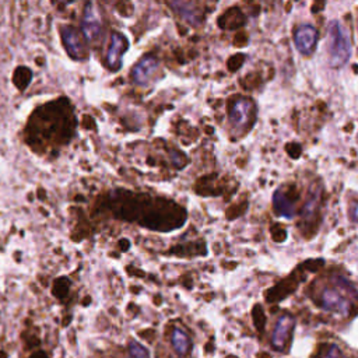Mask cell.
I'll list each match as a JSON object with an SVG mask.
<instances>
[{
	"label": "cell",
	"instance_id": "cell-11",
	"mask_svg": "<svg viewBox=\"0 0 358 358\" xmlns=\"http://www.w3.org/2000/svg\"><path fill=\"white\" fill-rule=\"evenodd\" d=\"M171 343H172L175 352L179 357H186L192 351V347H193L192 340L188 336V333L179 327L174 329L172 336H171Z\"/></svg>",
	"mask_w": 358,
	"mask_h": 358
},
{
	"label": "cell",
	"instance_id": "cell-13",
	"mask_svg": "<svg viewBox=\"0 0 358 358\" xmlns=\"http://www.w3.org/2000/svg\"><path fill=\"white\" fill-rule=\"evenodd\" d=\"M312 358H347L341 348L334 343L322 344Z\"/></svg>",
	"mask_w": 358,
	"mask_h": 358
},
{
	"label": "cell",
	"instance_id": "cell-5",
	"mask_svg": "<svg viewBox=\"0 0 358 358\" xmlns=\"http://www.w3.org/2000/svg\"><path fill=\"white\" fill-rule=\"evenodd\" d=\"M255 116V104L250 98H240L234 101L229 111V122L236 132H245L247 127L252 124Z\"/></svg>",
	"mask_w": 358,
	"mask_h": 358
},
{
	"label": "cell",
	"instance_id": "cell-10",
	"mask_svg": "<svg viewBox=\"0 0 358 358\" xmlns=\"http://www.w3.org/2000/svg\"><path fill=\"white\" fill-rule=\"evenodd\" d=\"M273 204H275V210L280 217L284 218H293L295 214L294 210V203L293 200L284 193L283 189H277L275 196H273Z\"/></svg>",
	"mask_w": 358,
	"mask_h": 358
},
{
	"label": "cell",
	"instance_id": "cell-18",
	"mask_svg": "<svg viewBox=\"0 0 358 358\" xmlns=\"http://www.w3.org/2000/svg\"><path fill=\"white\" fill-rule=\"evenodd\" d=\"M355 207H357V204H355V203H352V210H351V215H352V221H355Z\"/></svg>",
	"mask_w": 358,
	"mask_h": 358
},
{
	"label": "cell",
	"instance_id": "cell-4",
	"mask_svg": "<svg viewBox=\"0 0 358 358\" xmlns=\"http://www.w3.org/2000/svg\"><path fill=\"white\" fill-rule=\"evenodd\" d=\"M294 329H295V318L290 314H283L277 319L270 339L272 348L279 352H286L293 340Z\"/></svg>",
	"mask_w": 358,
	"mask_h": 358
},
{
	"label": "cell",
	"instance_id": "cell-19",
	"mask_svg": "<svg viewBox=\"0 0 358 358\" xmlns=\"http://www.w3.org/2000/svg\"><path fill=\"white\" fill-rule=\"evenodd\" d=\"M0 358H8L6 352H3V351H0Z\"/></svg>",
	"mask_w": 358,
	"mask_h": 358
},
{
	"label": "cell",
	"instance_id": "cell-2",
	"mask_svg": "<svg viewBox=\"0 0 358 358\" xmlns=\"http://www.w3.org/2000/svg\"><path fill=\"white\" fill-rule=\"evenodd\" d=\"M329 60L332 67H343L351 56L352 45L348 30L337 20L329 26Z\"/></svg>",
	"mask_w": 358,
	"mask_h": 358
},
{
	"label": "cell",
	"instance_id": "cell-20",
	"mask_svg": "<svg viewBox=\"0 0 358 358\" xmlns=\"http://www.w3.org/2000/svg\"><path fill=\"white\" fill-rule=\"evenodd\" d=\"M227 358H238V357H235V355H228Z\"/></svg>",
	"mask_w": 358,
	"mask_h": 358
},
{
	"label": "cell",
	"instance_id": "cell-15",
	"mask_svg": "<svg viewBox=\"0 0 358 358\" xmlns=\"http://www.w3.org/2000/svg\"><path fill=\"white\" fill-rule=\"evenodd\" d=\"M129 355L131 358H150L149 350L138 341L129 343Z\"/></svg>",
	"mask_w": 358,
	"mask_h": 358
},
{
	"label": "cell",
	"instance_id": "cell-6",
	"mask_svg": "<svg viewBox=\"0 0 358 358\" xmlns=\"http://www.w3.org/2000/svg\"><path fill=\"white\" fill-rule=\"evenodd\" d=\"M129 48V41L128 38L121 34V33H112L111 35V44L108 48V55H106V62L108 67L112 72H117L122 66V56Z\"/></svg>",
	"mask_w": 358,
	"mask_h": 358
},
{
	"label": "cell",
	"instance_id": "cell-16",
	"mask_svg": "<svg viewBox=\"0 0 358 358\" xmlns=\"http://www.w3.org/2000/svg\"><path fill=\"white\" fill-rule=\"evenodd\" d=\"M254 319H255V326L259 332H263L265 329V315H263V311L261 307H255V311H254Z\"/></svg>",
	"mask_w": 358,
	"mask_h": 358
},
{
	"label": "cell",
	"instance_id": "cell-8",
	"mask_svg": "<svg viewBox=\"0 0 358 358\" xmlns=\"http://www.w3.org/2000/svg\"><path fill=\"white\" fill-rule=\"evenodd\" d=\"M62 41L65 44L66 52L73 58V59H84L86 58V47L83 44V40L79 34V31L73 27H62Z\"/></svg>",
	"mask_w": 358,
	"mask_h": 358
},
{
	"label": "cell",
	"instance_id": "cell-9",
	"mask_svg": "<svg viewBox=\"0 0 358 358\" xmlns=\"http://www.w3.org/2000/svg\"><path fill=\"white\" fill-rule=\"evenodd\" d=\"M294 41H295L297 49L302 55H311L316 49L318 31L315 30V27L309 24H304L297 30Z\"/></svg>",
	"mask_w": 358,
	"mask_h": 358
},
{
	"label": "cell",
	"instance_id": "cell-3",
	"mask_svg": "<svg viewBox=\"0 0 358 358\" xmlns=\"http://www.w3.org/2000/svg\"><path fill=\"white\" fill-rule=\"evenodd\" d=\"M81 31L88 44L98 45L104 37V20L97 5L88 3L84 10Z\"/></svg>",
	"mask_w": 358,
	"mask_h": 358
},
{
	"label": "cell",
	"instance_id": "cell-7",
	"mask_svg": "<svg viewBox=\"0 0 358 358\" xmlns=\"http://www.w3.org/2000/svg\"><path fill=\"white\" fill-rule=\"evenodd\" d=\"M157 70H158V60L154 56L149 55V56H145L133 67L132 79H133L135 84L145 87V86H147L153 80V77L156 76Z\"/></svg>",
	"mask_w": 358,
	"mask_h": 358
},
{
	"label": "cell",
	"instance_id": "cell-14",
	"mask_svg": "<svg viewBox=\"0 0 358 358\" xmlns=\"http://www.w3.org/2000/svg\"><path fill=\"white\" fill-rule=\"evenodd\" d=\"M319 200H320V192L319 190L312 192L311 197L308 199V202L305 203L304 210H302V217L305 220H311L314 217V214H316V210H318V206H319Z\"/></svg>",
	"mask_w": 358,
	"mask_h": 358
},
{
	"label": "cell",
	"instance_id": "cell-17",
	"mask_svg": "<svg viewBox=\"0 0 358 358\" xmlns=\"http://www.w3.org/2000/svg\"><path fill=\"white\" fill-rule=\"evenodd\" d=\"M30 358H49L44 351H37V352H34Z\"/></svg>",
	"mask_w": 358,
	"mask_h": 358
},
{
	"label": "cell",
	"instance_id": "cell-1",
	"mask_svg": "<svg viewBox=\"0 0 358 358\" xmlns=\"http://www.w3.org/2000/svg\"><path fill=\"white\" fill-rule=\"evenodd\" d=\"M357 300V290L354 284L341 276L333 279V286L325 287L319 297V305L325 311L341 314L348 316L354 312V305Z\"/></svg>",
	"mask_w": 358,
	"mask_h": 358
},
{
	"label": "cell",
	"instance_id": "cell-12",
	"mask_svg": "<svg viewBox=\"0 0 358 358\" xmlns=\"http://www.w3.org/2000/svg\"><path fill=\"white\" fill-rule=\"evenodd\" d=\"M171 6L175 9V12L188 23H190L192 26H197V23L200 22V16H199V10L196 9V3H190V2H174L171 3Z\"/></svg>",
	"mask_w": 358,
	"mask_h": 358
}]
</instances>
